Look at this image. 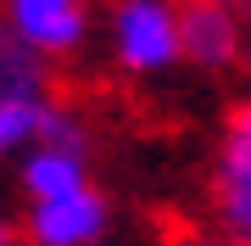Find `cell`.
Segmentation results:
<instances>
[{"label": "cell", "instance_id": "cell-10", "mask_svg": "<svg viewBox=\"0 0 251 246\" xmlns=\"http://www.w3.org/2000/svg\"><path fill=\"white\" fill-rule=\"evenodd\" d=\"M173 6H234V0H173Z\"/></svg>", "mask_w": 251, "mask_h": 246}, {"label": "cell", "instance_id": "cell-4", "mask_svg": "<svg viewBox=\"0 0 251 246\" xmlns=\"http://www.w3.org/2000/svg\"><path fill=\"white\" fill-rule=\"evenodd\" d=\"M212 213L234 246H251V95L224 118V135H218Z\"/></svg>", "mask_w": 251, "mask_h": 246}, {"label": "cell", "instance_id": "cell-5", "mask_svg": "<svg viewBox=\"0 0 251 246\" xmlns=\"http://www.w3.org/2000/svg\"><path fill=\"white\" fill-rule=\"evenodd\" d=\"M179 62L234 73L251 62V23L240 6H179Z\"/></svg>", "mask_w": 251, "mask_h": 246}, {"label": "cell", "instance_id": "cell-6", "mask_svg": "<svg viewBox=\"0 0 251 246\" xmlns=\"http://www.w3.org/2000/svg\"><path fill=\"white\" fill-rule=\"evenodd\" d=\"M112 235V196L90 185L62 201H34L23 219V246H106Z\"/></svg>", "mask_w": 251, "mask_h": 246}, {"label": "cell", "instance_id": "cell-9", "mask_svg": "<svg viewBox=\"0 0 251 246\" xmlns=\"http://www.w3.org/2000/svg\"><path fill=\"white\" fill-rule=\"evenodd\" d=\"M179 246H234L229 235H190V241H179Z\"/></svg>", "mask_w": 251, "mask_h": 246}, {"label": "cell", "instance_id": "cell-8", "mask_svg": "<svg viewBox=\"0 0 251 246\" xmlns=\"http://www.w3.org/2000/svg\"><path fill=\"white\" fill-rule=\"evenodd\" d=\"M0 246H23V229H17V224H11V219H6V213H0Z\"/></svg>", "mask_w": 251, "mask_h": 246}, {"label": "cell", "instance_id": "cell-2", "mask_svg": "<svg viewBox=\"0 0 251 246\" xmlns=\"http://www.w3.org/2000/svg\"><path fill=\"white\" fill-rule=\"evenodd\" d=\"M0 28L11 34L17 51H28L39 67H50L90 45L95 6L90 0H0Z\"/></svg>", "mask_w": 251, "mask_h": 246}, {"label": "cell", "instance_id": "cell-3", "mask_svg": "<svg viewBox=\"0 0 251 246\" xmlns=\"http://www.w3.org/2000/svg\"><path fill=\"white\" fill-rule=\"evenodd\" d=\"M106 34L112 62L134 79H156L179 67V6L173 0H117Z\"/></svg>", "mask_w": 251, "mask_h": 246}, {"label": "cell", "instance_id": "cell-1", "mask_svg": "<svg viewBox=\"0 0 251 246\" xmlns=\"http://www.w3.org/2000/svg\"><path fill=\"white\" fill-rule=\"evenodd\" d=\"M56 101L62 95L50 90V67H39L28 51H17L11 34L0 28V163L23 157L39 140Z\"/></svg>", "mask_w": 251, "mask_h": 246}, {"label": "cell", "instance_id": "cell-7", "mask_svg": "<svg viewBox=\"0 0 251 246\" xmlns=\"http://www.w3.org/2000/svg\"><path fill=\"white\" fill-rule=\"evenodd\" d=\"M23 168V196L28 207L34 201H62L73 191H90L95 173H90V151H73V146H28L17 157Z\"/></svg>", "mask_w": 251, "mask_h": 246}]
</instances>
